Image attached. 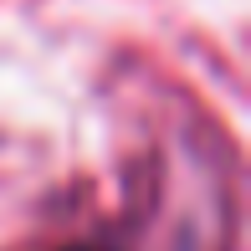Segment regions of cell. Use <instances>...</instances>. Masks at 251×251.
I'll use <instances>...</instances> for the list:
<instances>
[{"label": "cell", "mask_w": 251, "mask_h": 251, "mask_svg": "<svg viewBox=\"0 0 251 251\" xmlns=\"http://www.w3.org/2000/svg\"><path fill=\"white\" fill-rule=\"evenodd\" d=\"M62 251H108V246H87V241H82V246H62Z\"/></svg>", "instance_id": "cell-1"}]
</instances>
